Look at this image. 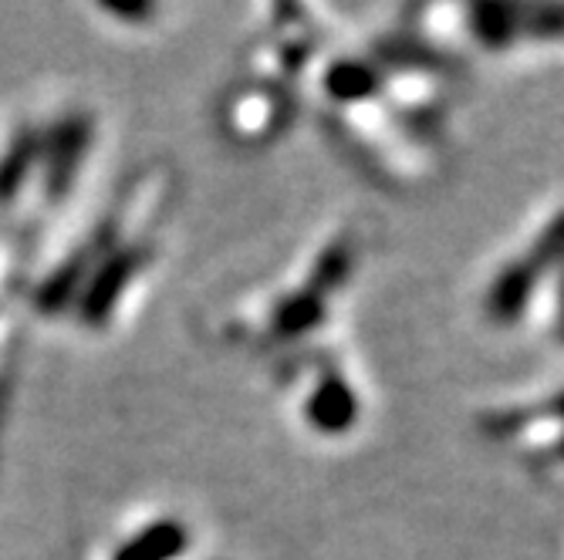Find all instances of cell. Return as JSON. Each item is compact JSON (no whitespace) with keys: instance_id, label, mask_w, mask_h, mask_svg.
Wrapping results in <instances>:
<instances>
[{"instance_id":"obj_1","label":"cell","mask_w":564,"mask_h":560,"mask_svg":"<svg viewBox=\"0 0 564 560\" xmlns=\"http://www.w3.org/2000/svg\"><path fill=\"white\" fill-rule=\"evenodd\" d=\"M183 547V530L173 524H160L149 534H142L132 547L119 553V560H170Z\"/></svg>"},{"instance_id":"obj_2","label":"cell","mask_w":564,"mask_h":560,"mask_svg":"<svg viewBox=\"0 0 564 560\" xmlns=\"http://www.w3.org/2000/svg\"><path fill=\"white\" fill-rule=\"evenodd\" d=\"M315 405V419L322 422V426H345L348 419H351V395L341 388V385H325V392L312 402Z\"/></svg>"}]
</instances>
